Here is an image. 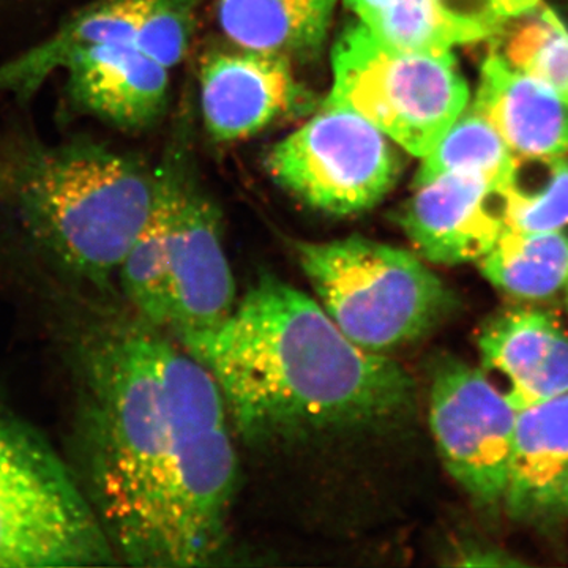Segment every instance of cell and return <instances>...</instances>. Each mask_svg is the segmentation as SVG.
Returning <instances> with one entry per match:
<instances>
[{
	"mask_svg": "<svg viewBox=\"0 0 568 568\" xmlns=\"http://www.w3.org/2000/svg\"><path fill=\"white\" fill-rule=\"evenodd\" d=\"M507 227L525 233L568 224V153L514 156L504 179Z\"/></svg>",
	"mask_w": 568,
	"mask_h": 568,
	"instance_id": "21",
	"label": "cell"
},
{
	"mask_svg": "<svg viewBox=\"0 0 568 568\" xmlns=\"http://www.w3.org/2000/svg\"><path fill=\"white\" fill-rule=\"evenodd\" d=\"M377 39L418 51H452L493 39L540 9V0H343Z\"/></svg>",
	"mask_w": 568,
	"mask_h": 568,
	"instance_id": "15",
	"label": "cell"
},
{
	"mask_svg": "<svg viewBox=\"0 0 568 568\" xmlns=\"http://www.w3.org/2000/svg\"><path fill=\"white\" fill-rule=\"evenodd\" d=\"M151 0H89L39 43L0 65V95L28 102L63 77V102L78 118L142 133L162 121L170 69L144 47Z\"/></svg>",
	"mask_w": 568,
	"mask_h": 568,
	"instance_id": "4",
	"label": "cell"
},
{
	"mask_svg": "<svg viewBox=\"0 0 568 568\" xmlns=\"http://www.w3.org/2000/svg\"><path fill=\"white\" fill-rule=\"evenodd\" d=\"M200 92L205 129L224 142L254 136L305 102L290 59L239 47L205 55Z\"/></svg>",
	"mask_w": 568,
	"mask_h": 568,
	"instance_id": "13",
	"label": "cell"
},
{
	"mask_svg": "<svg viewBox=\"0 0 568 568\" xmlns=\"http://www.w3.org/2000/svg\"><path fill=\"white\" fill-rule=\"evenodd\" d=\"M294 248L324 312L368 353L420 342L457 306L454 291L417 253L357 234Z\"/></svg>",
	"mask_w": 568,
	"mask_h": 568,
	"instance_id": "6",
	"label": "cell"
},
{
	"mask_svg": "<svg viewBox=\"0 0 568 568\" xmlns=\"http://www.w3.org/2000/svg\"><path fill=\"white\" fill-rule=\"evenodd\" d=\"M233 271L223 246L222 213L183 174L170 246V321L164 334L185 346L215 331L237 305Z\"/></svg>",
	"mask_w": 568,
	"mask_h": 568,
	"instance_id": "11",
	"label": "cell"
},
{
	"mask_svg": "<svg viewBox=\"0 0 568 568\" xmlns=\"http://www.w3.org/2000/svg\"><path fill=\"white\" fill-rule=\"evenodd\" d=\"M506 59L568 104V31L551 10L541 9L511 32Z\"/></svg>",
	"mask_w": 568,
	"mask_h": 568,
	"instance_id": "23",
	"label": "cell"
},
{
	"mask_svg": "<svg viewBox=\"0 0 568 568\" xmlns=\"http://www.w3.org/2000/svg\"><path fill=\"white\" fill-rule=\"evenodd\" d=\"M186 162L175 142L155 168L156 186L151 215L123 257L118 278L133 312L159 331L170 321V246Z\"/></svg>",
	"mask_w": 568,
	"mask_h": 568,
	"instance_id": "18",
	"label": "cell"
},
{
	"mask_svg": "<svg viewBox=\"0 0 568 568\" xmlns=\"http://www.w3.org/2000/svg\"><path fill=\"white\" fill-rule=\"evenodd\" d=\"M517 417L480 368L454 357L437 362L429 428L447 473L477 506H503Z\"/></svg>",
	"mask_w": 568,
	"mask_h": 568,
	"instance_id": "10",
	"label": "cell"
},
{
	"mask_svg": "<svg viewBox=\"0 0 568 568\" xmlns=\"http://www.w3.org/2000/svg\"><path fill=\"white\" fill-rule=\"evenodd\" d=\"M503 504L525 521L568 518V394L518 410Z\"/></svg>",
	"mask_w": 568,
	"mask_h": 568,
	"instance_id": "16",
	"label": "cell"
},
{
	"mask_svg": "<svg viewBox=\"0 0 568 568\" xmlns=\"http://www.w3.org/2000/svg\"><path fill=\"white\" fill-rule=\"evenodd\" d=\"M121 564L88 493L24 422L0 410V568Z\"/></svg>",
	"mask_w": 568,
	"mask_h": 568,
	"instance_id": "7",
	"label": "cell"
},
{
	"mask_svg": "<svg viewBox=\"0 0 568 568\" xmlns=\"http://www.w3.org/2000/svg\"><path fill=\"white\" fill-rule=\"evenodd\" d=\"M7 0H0V6H3V3H6Z\"/></svg>",
	"mask_w": 568,
	"mask_h": 568,
	"instance_id": "25",
	"label": "cell"
},
{
	"mask_svg": "<svg viewBox=\"0 0 568 568\" xmlns=\"http://www.w3.org/2000/svg\"><path fill=\"white\" fill-rule=\"evenodd\" d=\"M155 168L89 134L0 129V205L74 278L110 286L151 215Z\"/></svg>",
	"mask_w": 568,
	"mask_h": 568,
	"instance_id": "3",
	"label": "cell"
},
{
	"mask_svg": "<svg viewBox=\"0 0 568 568\" xmlns=\"http://www.w3.org/2000/svg\"><path fill=\"white\" fill-rule=\"evenodd\" d=\"M338 0H216L220 29L234 47L294 62L323 50Z\"/></svg>",
	"mask_w": 568,
	"mask_h": 568,
	"instance_id": "19",
	"label": "cell"
},
{
	"mask_svg": "<svg viewBox=\"0 0 568 568\" xmlns=\"http://www.w3.org/2000/svg\"><path fill=\"white\" fill-rule=\"evenodd\" d=\"M162 368L173 428L168 568L207 567L227 547L237 457L211 372L164 334Z\"/></svg>",
	"mask_w": 568,
	"mask_h": 568,
	"instance_id": "5",
	"label": "cell"
},
{
	"mask_svg": "<svg viewBox=\"0 0 568 568\" xmlns=\"http://www.w3.org/2000/svg\"><path fill=\"white\" fill-rule=\"evenodd\" d=\"M182 347L211 372L250 440L388 424L413 405L402 365L355 346L316 298L271 274Z\"/></svg>",
	"mask_w": 568,
	"mask_h": 568,
	"instance_id": "1",
	"label": "cell"
},
{
	"mask_svg": "<svg viewBox=\"0 0 568 568\" xmlns=\"http://www.w3.org/2000/svg\"><path fill=\"white\" fill-rule=\"evenodd\" d=\"M477 108L518 155L568 153V104L548 85L491 52L484 61Z\"/></svg>",
	"mask_w": 568,
	"mask_h": 568,
	"instance_id": "17",
	"label": "cell"
},
{
	"mask_svg": "<svg viewBox=\"0 0 568 568\" xmlns=\"http://www.w3.org/2000/svg\"><path fill=\"white\" fill-rule=\"evenodd\" d=\"M200 0H151L144 24L145 51L166 69L185 59L192 44Z\"/></svg>",
	"mask_w": 568,
	"mask_h": 568,
	"instance_id": "24",
	"label": "cell"
},
{
	"mask_svg": "<svg viewBox=\"0 0 568 568\" xmlns=\"http://www.w3.org/2000/svg\"><path fill=\"white\" fill-rule=\"evenodd\" d=\"M478 263L497 290L525 301L548 298L568 283V235L507 227Z\"/></svg>",
	"mask_w": 568,
	"mask_h": 568,
	"instance_id": "20",
	"label": "cell"
},
{
	"mask_svg": "<svg viewBox=\"0 0 568 568\" xmlns=\"http://www.w3.org/2000/svg\"><path fill=\"white\" fill-rule=\"evenodd\" d=\"M332 74L325 102L357 112L418 159L433 151L469 103V88L450 51L395 47L357 20L335 40Z\"/></svg>",
	"mask_w": 568,
	"mask_h": 568,
	"instance_id": "8",
	"label": "cell"
},
{
	"mask_svg": "<svg viewBox=\"0 0 568 568\" xmlns=\"http://www.w3.org/2000/svg\"><path fill=\"white\" fill-rule=\"evenodd\" d=\"M396 149L357 112L325 102L276 142L265 168L280 189L313 211L353 216L372 211L394 190L402 174Z\"/></svg>",
	"mask_w": 568,
	"mask_h": 568,
	"instance_id": "9",
	"label": "cell"
},
{
	"mask_svg": "<svg viewBox=\"0 0 568 568\" xmlns=\"http://www.w3.org/2000/svg\"><path fill=\"white\" fill-rule=\"evenodd\" d=\"M398 223L426 263H478L507 230L504 181L447 173L417 183Z\"/></svg>",
	"mask_w": 568,
	"mask_h": 568,
	"instance_id": "12",
	"label": "cell"
},
{
	"mask_svg": "<svg viewBox=\"0 0 568 568\" xmlns=\"http://www.w3.org/2000/svg\"><path fill=\"white\" fill-rule=\"evenodd\" d=\"M566 287H567V298H568V283H567V286H566Z\"/></svg>",
	"mask_w": 568,
	"mask_h": 568,
	"instance_id": "26",
	"label": "cell"
},
{
	"mask_svg": "<svg viewBox=\"0 0 568 568\" xmlns=\"http://www.w3.org/2000/svg\"><path fill=\"white\" fill-rule=\"evenodd\" d=\"M481 372L517 410L568 394V334L540 310L515 308L478 336Z\"/></svg>",
	"mask_w": 568,
	"mask_h": 568,
	"instance_id": "14",
	"label": "cell"
},
{
	"mask_svg": "<svg viewBox=\"0 0 568 568\" xmlns=\"http://www.w3.org/2000/svg\"><path fill=\"white\" fill-rule=\"evenodd\" d=\"M164 332L134 316L82 339L81 444L88 496L122 562L168 568L173 428L162 368Z\"/></svg>",
	"mask_w": 568,
	"mask_h": 568,
	"instance_id": "2",
	"label": "cell"
},
{
	"mask_svg": "<svg viewBox=\"0 0 568 568\" xmlns=\"http://www.w3.org/2000/svg\"><path fill=\"white\" fill-rule=\"evenodd\" d=\"M514 153L474 104L458 115L432 152L422 159L414 185L447 173H478L504 181Z\"/></svg>",
	"mask_w": 568,
	"mask_h": 568,
	"instance_id": "22",
	"label": "cell"
}]
</instances>
